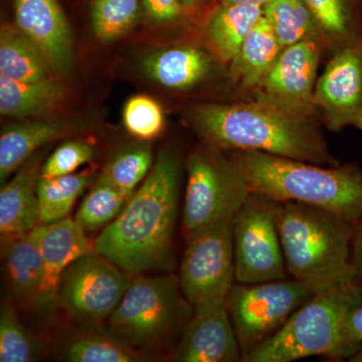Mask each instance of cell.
<instances>
[{
    "instance_id": "1",
    "label": "cell",
    "mask_w": 362,
    "mask_h": 362,
    "mask_svg": "<svg viewBox=\"0 0 362 362\" xmlns=\"http://www.w3.org/2000/svg\"><path fill=\"white\" fill-rule=\"evenodd\" d=\"M180 181V159L162 150L123 211L94 240L95 251L132 276L173 270Z\"/></svg>"
},
{
    "instance_id": "2",
    "label": "cell",
    "mask_w": 362,
    "mask_h": 362,
    "mask_svg": "<svg viewBox=\"0 0 362 362\" xmlns=\"http://www.w3.org/2000/svg\"><path fill=\"white\" fill-rule=\"evenodd\" d=\"M188 121L202 141L225 151H257L338 165L321 131L320 120L250 99L192 107Z\"/></svg>"
},
{
    "instance_id": "3",
    "label": "cell",
    "mask_w": 362,
    "mask_h": 362,
    "mask_svg": "<svg viewBox=\"0 0 362 362\" xmlns=\"http://www.w3.org/2000/svg\"><path fill=\"white\" fill-rule=\"evenodd\" d=\"M252 194L299 202L357 223L362 218V168L328 166L257 151H228Z\"/></svg>"
},
{
    "instance_id": "4",
    "label": "cell",
    "mask_w": 362,
    "mask_h": 362,
    "mask_svg": "<svg viewBox=\"0 0 362 362\" xmlns=\"http://www.w3.org/2000/svg\"><path fill=\"white\" fill-rule=\"evenodd\" d=\"M288 275L319 292L356 277L351 242L356 223L319 207L277 202Z\"/></svg>"
},
{
    "instance_id": "5",
    "label": "cell",
    "mask_w": 362,
    "mask_h": 362,
    "mask_svg": "<svg viewBox=\"0 0 362 362\" xmlns=\"http://www.w3.org/2000/svg\"><path fill=\"white\" fill-rule=\"evenodd\" d=\"M361 296L356 277L316 292L243 362H292L313 356L347 361L356 349L347 342L345 322Z\"/></svg>"
},
{
    "instance_id": "6",
    "label": "cell",
    "mask_w": 362,
    "mask_h": 362,
    "mask_svg": "<svg viewBox=\"0 0 362 362\" xmlns=\"http://www.w3.org/2000/svg\"><path fill=\"white\" fill-rule=\"evenodd\" d=\"M194 311L178 276L137 275L107 324L111 334L152 358L156 351L173 352Z\"/></svg>"
},
{
    "instance_id": "7",
    "label": "cell",
    "mask_w": 362,
    "mask_h": 362,
    "mask_svg": "<svg viewBox=\"0 0 362 362\" xmlns=\"http://www.w3.org/2000/svg\"><path fill=\"white\" fill-rule=\"evenodd\" d=\"M183 197L185 240L220 223H232L252 192L228 151L202 142L187 157Z\"/></svg>"
},
{
    "instance_id": "8",
    "label": "cell",
    "mask_w": 362,
    "mask_h": 362,
    "mask_svg": "<svg viewBox=\"0 0 362 362\" xmlns=\"http://www.w3.org/2000/svg\"><path fill=\"white\" fill-rule=\"evenodd\" d=\"M315 292L292 278L243 284L235 282L226 298L243 361L265 342Z\"/></svg>"
},
{
    "instance_id": "9",
    "label": "cell",
    "mask_w": 362,
    "mask_h": 362,
    "mask_svg": "<svg viewBox=\"0 0 362 362\" xmlns=\"http://www.w3.org/2000/svg\"><path fill=\"white\" fill-rule=\"evenodd\" d=\"M132 275L96 251L71 263L59 278L57 304L75 322L99 329L108 323Z\"/></svg>"
},
{
    "instance_id": "10",
    "label": "cell",
    "mask_w": 362,
    "mask_h": 362,
    "mask_svg": "<svg viewBox=\"0 0 362 362\" xmlns=\"http://www.w3.org/2000/svg\"><path fill=\"white\" fill-rule=\"evenodd\" d=\"M235 282L290 278L277 223V202L251 194L233 221Z\"/></svg>"
},
{
    "instance_id": "11",
    "label": "cell",
    "mask_w": 362,
    "mask_h": 362,
    "mask_svg": "<svg viewBox=\"0 0 362 362\" xmlns=\"http://www.w3.org/2000/svg\"><path fill=\"white\" fill-rule=\"evenodd\" d=\"M180 284L194 309L226 304L235 283L233 221L220 223L185 240Z\"/></svg>"
},
{
    "instance_id": "12",
    "label": "cell",
    "mask_w": 362,
    "mask_h": 362,
    "mask_svg": "<svg viewBox=\"0 0 362 362\" xmlns=\"http://www.w3.org/2000/svg\"><path fill=\"white\" fill-rule=\"evenodd\" d=\"M329 56L314 90L317 115L330 132H362V37Z\"/></svg>"
},
{
    "instance_id": "13",
    "label": "cell",
    "mask_w": 362,
    "mask_h": 362,
    "mask_svg": "<svg viewBox=\"0 0 362 362\" xmlns=\"http://www.w3.org/2000/svg\"><path fill=\"white\" fill-rule=\"evenodd\" d=\"M325 52L320 39L305 40L285 47L263 82L252 93V99L298 115L319 119L314 90Z\"/></svg>"
},
{
    "instance_id": "14",
    "label": "cell",
    "mask_w": 362,
    "mask_h": 362,
    "mask_svg": "<svg viewBox=\"0 0 362 362\" xmlns=\"http://www.w3.org/2000/svg\"><path fill=\"white\" fill-rule=\"evenodd\" d=\"M180 342L168 356L175 362L243 361L226 304L194 309Z\"/></svg>"
},
{
    "instance_id": "15",
    "label": "cell",
    "mask_w": 362,
    "mask_h": 362,
    "mask_svg": "<svg viewBox=\"0 0 362 362\" xmlns=\"http://www.w3.org/2000/svg\"><path fill=\"white\" fill-rule=\"evenodd\" d=\"M16 26L44 52L57 75L74 68L73 35L59 0H13Z\"/></svg>"
},
{
    "instance_id": "16",
    "label": "cell",
    "mask_w": 362,
    "mask_h": 362,
    "mask_svg": "<svg viewBox=\"0 0 362 362\" xmlns=\"http://www.w3.org/2000/svg\"><path fill=\"white\" fill-rule=\"evenodd\" d=\"M86 230L70 216L42 223L33 230L44 265V285L37 313L52 315L58 308L57 290L63 272L75 259L95 251Z\"/></svg>"
},
{
    "instance_id": "17",
    "label": "cell",
    "mask_w": 362,
    "mask_h": 362,
    "mask_svg": "<svg viewBox=\"0 0 362 362\" xmlns=\"http://www.w3.org/2000/svg\"><path fill=\"white\" fill-rule=\"evenodd\" d=\"M83 118H32L11 124L0 135V181L6 182L21 165L51 143L84 132Z\"/></svg>"
},
{
    "instance_id": "18",
    "label": "cell",
    "mask_w": 362,
    "mask_h": 362,
    "mask_svg": "<svg viewBox=\"0 0 362 362\" xmlns=\"http://www.w3.org/2000/svg\"><path fill=\"white\" fill-rule=\"evenodd\" d=\"M42 166V154L37 152L0 190L1 245L28 235L40 225L37 185Z\"/></svg>"
},
{
    "instance_id": "19",
    "label": "cell",
    "mask_w": 362,
    "mask_h": 362,
    "mask_svg": "<svg viewBox=\"0 0 362 362\" xmlns=\"http://www.w3.org/2000/svg\"><path fill=\"white\" fill-rule=\"evenodd\" d=\"M218 59L209 49L180 45L152 52L142 62L144 73L157 84L173 90L199 87L213 75Z\"/></svg>"
},
{
    "instance_id": "20",
    "label": "cell",
    "mask_w": 362,
    "mask_h": 362,
    "mask_svg": "<svg viewBox=\"0 0 362 362\" xmlns=\"http://www.w3.org/2000/svg\"><path fill=\"white\" fill-rule=\"evenodd\" d=\"M1 257L9 299L21 308L37 312L44 265L33 232L2 244Z\"/></svg>"
},
{
    "instance_id": "21",
    "label": "cell",
    "mask_w": 362,
    "mask_h": 362,
    "mask_svg": "<svg viewBox=\"0 0 362 362\" xmlns=\"http://www.w3.org/2000/svg\"><path fill=\"white\" fill-rule=\"evenodd\" d=\"M283 49L270 23L262 16L228 65L230 81L252 94L275 65Z\"/></svg>"
},
{
    "instance_id": "22",
    "label": "cell",
    "mask_w": 362,
    "mask_h": 362,
    "mask_svg": "<svg viewBox=\"0 0 362 362\" xmlns=\"http://www.w3.org/2000/svg\"><path fill=\"white\" fill-rule=\"evenodd\" d=\"M66 100V88L56 77L21 82L0 76V113L7 118H40L56 111Z\"/></svg>"
},
{
    "instance_id": "23",
    "label": "cell",
    "mask_w": 362,
    "mask_h": 362,
    "mask_svg": "<svg viewBox=\"0 0 362 362\" xmlns=\"http://www.w3.org/2000/svg\"><path fill=\"white\" fill-rule=\"evenodd\" d=\"M262 16L263 6L259 4H216L207 20L206 37L218 61L230 65Z\"/></svg>"
},
{
    "instance_id": "24",
    "label": "cell",
    "mask_w": 362,
    "mask_h": 362,
    "mask_svg": "<svg viewBox=\"0 0 362 362\" xmlns=\"http://www.w3.org/2000/svg\"><path fill=\"white\" fill-rule=\"evenodd\" d=\"M49 59L18 26L4 23L0 30V76L37 82L56 77Z\"/></svg>"
},
{
    "instance_id": "25",
    "label": "cell",
    "mask_w": 362,
    "mask_h": 362,
    "mask_svg": "<svg viewBox=\"0 0 362 362\" xmlns=\"http://www.w3.org/2000/svg\"><path fill=\"white\" fill-rule=\"evenodd\" d=\"M315 16L329 54L362 37L361 0H303Z\"/></svg>"
},
{
    "instance_id": "26",
    "label": "cell",
    "mask_w": 362,
    "mask_h": 362,
    "mask_svg": "<svg viewBox=\"0 0 362 362\" xmlns=\"http://www.w3.org/2000/svg\"><path fill=\"white\" fill-rule=\"evenodd\" d=\"M61 357L69 362H145L151 357L101 329L77 331L66 338Z\"/></svg>"
},
{
    "instance_id": "27",
    "label": "cell",
    "mask_w": 362,
    "mask_h": 362,
    "mask_svg": "<svg viewBox=\"0 0 362 362\" xmlns=\"http://www.w3.org/2000/svg\"><path fill=\"white\" fill-rule=\"evenodd\" d=\"M263 16L283 49L305 40L323 42L315 16L303 0H269L263 6Z\"/></svg>"
},
{
    "instance_id": "28",
    "label": "cell",
    "mask_w": 362,
    "mask_h": 362,
    "mask_svg": "<svg viewBox=\"0 0 362 362\" xmlns=\"http://www.w3.org/2000/svg\"><path fill=\"white\" fill-rule=\"evenodd\" d=\"M94 182L90 171L40 177L37 185L40 225L68 218L78 197Z\"/></svg>"
},
{
    "instance_id": "29",
    "label": "cell",
    "mask_w": 362,
    "mask_h": 362,
    "mask_svg": "<svg viewBox=\"0 0 362 362\" xmlns=\"http://www.w3.org/2000/svg\"><path fill=\"white\" fill-rule=\"evenodd\" d=\"M42 356V343L21 322L11 300L0 308V361L35 362Z\"/></svg>"
},
{
    "instance_id": "30",
    "label": "cell",
    "mask_w": 362,
    "mask_h": 362,
    "mask_svg": "<svg viewBox=\"0 0 362 362\" xmlns=\"http://www.w3.org/2000/svg\"><path fill=\"white\" fill-rule=\"evenodd\" d=\"M129 197L100 176L81 202L75 220L86 232L103 230L123 211Z\"/></svg>"
},
{
    "instance_id": "31",
    "label": "cell",
    "mask_w": 362,
    "mask_h": 362,
    "mask_svg": "<svg viewBox=\"0 0 362 362\" xmlns=\"http://www.w3.org/2000/svg\"><path fill=\"white\" fill-rule=\"evenodd\" d=\"M142 11L141 0H92L90 25L98 40L110 42L132 30Z\"/></svg>"
},
{
    "instance_id": "32",
    "label": "cell",
    "mask_w": 362,
    "mask_h": 362,
    "mask_svg": "<svg viewBox=\"0 0 362 362\" xmlns=\"http://www.w3.org/2000/svg\"><path fill=\"white\" fill-rule=\"evenodd\" d=\"M153 163L149 145H134L114 156L100 176L131 197L149 175Z\"/></svg>"
},
{
    "instance_id": "33",
    "label": "cell",
    "mask_w": 362,
    "mask_h": 362,
    "mask_svg": "<svg viewBox=\"0 0 362 362\" xmlns=\"http://www.w3.org/2000/svg\"><path fill=\"white\" fill-rule=\"evenodd\" d=\"M122 115L126 130L141 141L156 139L165 127V114L160 104L146 95H135L128 99Z\"/></svg>"
},
{
    "instance_id": "34",
    "label": "cell",
    "mask_w": 362,
    "mask_h": 362,
    "mask_svg": "<svg viewBox=\"0 0 362 362\" xmlns=\"http://www.w3.org/2000/svg\"><path fill=\"white\" fill-rule=\"evenodd\" d=\"M95 149L84 140H68L62 143L45 159L40 170V177H56L75 173L81 166L94 158Z\"/></svg>"
},
{
    "instance_id": "35",
    "label": "cell",
    "mask_w": 362,
    "mask_h": 362,
    "mask_svg": "<svg viewBox=\"0 0 362 362\" xmlns=\"http://www.w3.org/2000/svg\"><path fill=\"white\" fill-rule=\"evenodd\" d=\"M142 11L156 23H175L188 13L180 0H141Z\"/></svg>"
},
{
    "instance_id": "36",
    "label": "cell",
    "mask_w": 362,
    "mask_h": 362,
    "mask_svg": "<svg viewBox=\"0 0 362 362\" xmlns=\"http://www.w3.org/2000/svg\"><path fill=\"white\" fill-rule=\"evenodd\" d=\"M345 334L347 342L356 351L362 345V296L352 305L347 314Z\"/></svg>"
},
{
    "instance_id": "37",
    "label": "cell",
    "mask_w": 362,
    "mask_h": 362,
    "mask_svg": "<svg viewBox=\"0 0 362 362\" xmlns=\"http://www.w3.org/2000/svg\"><path fill=\"white\" fill-rule=\"evenodd\" d=\"M351 263L354 275L362 286V218L357 221L352 235Z\"/></svg>"
},
{
    "instance_id": "38",
    "label": "cell",
    "mask_w": 362,
    "mask_h": 362,
    "mask_svg": "<svg viewBox=\"0 0 362 362\" xmlns=\"http://www.w3.org/2000/svg\"><path fill=\"white\" fill-rule=\"evenodd\" d=\"M180 1L188 13H190V11H197L199 7L204 6L209 0H180Z\"/></svg>"
},
{
    "instance_id": "39",
    "label": "cell",
    "mask_w": 362,
    "mask_h": 362,
    "mask_svg": "<svg viewBox=\"0 0 362 362\" xmlns=\"http://www.w3.org/2000/svg\"><path fill=\"white\" fill-rule=\"evenodd\" d=\"M269 0H218L221 4H252L264 6Z\"/></svg>"
},
{
    "instance_id": "40",
    "label": "cell",
    "mask_w": 362,
    "mask_h": 362,
    "mask_svg": "<svg viewBox=\"0 0 362 362\" xmlns=\"http://www.w3.org/2000/svg\"><path fill=\"white\" fill-rule=\"evenodd\" d=\"M349 362H362V345L358 349L347 359Z\"/></svg>"
},
{
    "instance_id": "41",
    "label": "cell",
    "mask_w": 362,
    "mask_h": 362,
    "mask_svg": "<svg viewBox=\"0 0 362 362\" xmlns=\"http://www.w3.org/2000/svg\"><path fill=\"white\" fill-rule=\"evenodd\" d=\"M361 1H362V0H361Z\"/></svg>"
}]
</instances>
